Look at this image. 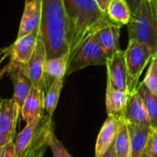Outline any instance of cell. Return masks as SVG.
I'll return each instance as SVG.
<instances>
[{"label": "cell", "mask_w": 157, "mask_h": 157, "mask_svg": "<svg viewBox=\"0 0 157 157\" xmlns=\"http://www.w3.org/2000/svg\"><path fill=\"white\" fill-rule=\"evenodd\" d=\"M68 33L63 0H41L39 39L44 45L47 59L69 55Z\"/></svg>", "instance_id": "obj_1"}, {"label": "cell", "mask_w": 157, "mask_h": 157, "mask_svg": "<svg viewBox=\"0 0 157 157\" xmlns=\"http://www.w3.org/2000/svg\"><path fill=\"white\" fill-rule=\"evenodd\" d=\"M68 20L69 55L90 34L113 21L96 0H63Z\"/></svg>", "instance_id": "obj_2"}, {"label": "cell", "mask_w": 157, "mask_h": 157, "mask_svg": "<svg viewBox=\"0 0 157 157\" xmlns=\"http://www.w3.org/2000/svg\"><path fill=\"white\" fill-rule=\"evenodd\" d=\"M129 40H135L157 51V11L155 0H142L128 22Z\"/></svg>", "instance_id": "obj_3"}, {"label": "cell", "mask_w": 157, "mask_h": 157, "mask_svg": "<svg viewBox=\"0 0 157 157\" xmlns=\"http://www.w3.org/2000/svg\"><path fill=\"white\" fill-rule=\"evenodd\" d=\"M108 56L98 44L94 32L87 36L69 55L66 75L92 65H106Z\"/></svg>", "instance_id": "obj_4"}, {"label": "cell", "mask_w": 157, "mask_h": 157, "mask_svg": "<svg viewBox=\"0 0 157 157\" xmlns=\"http://www.w3.org/2000/svg\"><path fill=\"white\" fill-rule=\"evenodd\" d=\"M153 55L154 52L148 46L135 40H129L128 46L124 51L129 95L136 91L140 77L146 65L151 62Z\"/></svg>", "instance_id": "obj_5"}, {"label": "cell", "mask_w": 157, "mask_h": 157, "mask_svg": "<svg viewBox=\"0 0 157 157\" xmlns=\"http://www.w3.org/2000/svg\"><path fill=\"white\" fill-rule=\"evenodd\" d=\"M52 129V118L45 113L41 118L28 122L26 127L16 136L15 157H23L28 150L39 140L46 136Z\"/></svg>", "instance_id": "obj_6"}, {"label": "cell", "mask_w": 157, "mask_h": 157, "mask_svg": "<svg viewBox=\"0 0 157 157\" xmlns=\"http://www.w3.org/2000/svg\"><path fill=\"white\" fill-rule=\"evenodd\" d=\"M19 115L20 109L12 98H0V151L15 142Z\"/></svg>", "instance_id": "obj_7"}, {"label": "cell", "mask_w": 157, "mask_h": 157, "mask_svg": "<svg viewBox=\"0 0 157 157\" xmlns=\"http://www.w3.org/2000/svg\"><path fill=\"white\" fill-rule=\"evenodd\" d=\"M5 71L13 84L14 91L12 98L15 100L19 109L21 110L26 98L33 87L26 73L25 64L10 60L7 66L5 68Z\"/></svg>", "instance_id": "obj_8"}, {"label": "cell", "mask_w": 157, "mask_h": 157, "mask_svg": "<svg viewBox=\"0 0 157 157\" xmlns=\"http://www.w3.org/2000/svg\"><path fill=\"white\" fill-rule=\"evenodd\" d=\"M106 66L108 73L107 83L115 89L128 93V75L124 52L120 50L108 58Z\"/></svg>", "instance_id": "obj_9"}, {"label": "cell", "mask_w": 157, "mask_h": 157, "mask_svg": "<svg viewBox=\"0 0 157 157\" xmlns=\"http://www.w3.org/2000/svg\"><path fill=\"white\" fill-rule=\"evenodd\" d=\"M46 52L42 41L38 39L35 51L28 62L25 64L26 73L32 84V86L45 93V75L44 67L46 62Z\"/></svg>", "instance_id": "obj_10"}, {"label": "cell", "mask_w": 157, "mask_h": 157, "mask_svg": "<svg viewBox=\"0 0 157 157\" xmlns=\"http://www.w3.org/2000/svg\"><path fill=\"white\" fill-rule=\"evenodd\" d=\"M121 119L127 125L151 127L144 101L137 91L129 95L128 102Z\"/></svg>", "instance_id": "obj_11"}, {"label": "cell", "mask_w": 157, "mask_h": 157, "mask_svg": "<svg viewBox=\"0 0 157 157\" xmlns=\"http://www.w3.org/2000/svg\"><path fill=\"white\" fill-rule=\"evenodd\" d=\"M121 24L115 21L109 22L94 32V36L108 58L120 51V34Z\"/></svg>", "instance_id": "obj_12"}, {"label": "cell", "mask_w": 157, "mask_h": 157, "mask_svg": "<svg viewBox=\"0 0 157 157\" xmlns=\"http://www.w3.org/2000/svg\"><path fill=\"white\" fill-rule=\"evenodd\" d=\"M38 39L39 29L17 38L13 45L8 48L10 60L22 64H27L35 51Z\"/></svg>", "instance_id": "obj_13"}, {"label": "cell", "mask_w": 157, "mask_h": 157, "mask_svg": "<svg viewBox=\"0 0 157 157\" xmlns=\"http://www.w3.org/2000/svg\"><path fill=\"white\" fill-rule=\"evenodd\" d=\"M122 123L120 117L108 116L103 123L95 146V157H101L114 144L116 135Z\"/></svg>", "instance_id": "obj_14"}, {"label": "cell", "mask_w": 157, "mask_h": 157, "mask_svg": "<svg viewBox=\"0 0 157 157\" xmlns=\"http://www.w3.org/2000/svg\"><path fill=\"white\" fill-rule=\"evenodd\" d=\"M41 17V0H25L17 38L38 30Z\"/></svg>", "instance_id": "obj_15"}, {"label": "cell", "mask_w": 157, "mask_h": 157, "mask_svg": "<svg viewBox=\"0 0 157 157\" xmlns=\"http://www.w3.org/2000/svg\"><path fill=\"white\" fill-rule=\"evenodd\" d=\"M44 114V92L32 87L29 95L28 96L22 106L20 115L23 121L28 123L41 118Z\"/></svg>", "instance_id": "obj_16"}, {"label": "cell", "mask_w": 157, "mask_h": 157, "mask_svg": "<svg viewBox=\"0 0 157 157\" xmlns=\"http://www.w3.org/2000/svg\"><path fill=\"white\" fill-rule=\"evenodd\" d=\"M129 99V94L113 88L107 83L106 88V110L108 116H121Z\"/></svg>", "instance_id": "obj_17"}, {"label": "cell", "mask_w": 157, "mask_h": 157, "mask_svg": "<svg viewBox=\"0 0 157 157\" xmlns=\"http://www.w3.org/2000/svg\"><path fill=\"white\" fill-rule=\"evenodd\" d=\"M130 133L131 155L130 157H140L145 148L148 140L153 132L151 127L127 125Z\"/></svg>", "instance_id": "obj_18"}, {"label": "cell", "mask_w": 157, "mask_h": 157, "mask_svg": "<svg viewBox=\"0 0 157 157\" xmlns=\"http://www.w3.org/2000/svg\"><path fill=\"white\" fill-rule=\"evenodd\" d=\"M69 55H63L56 58L47 59L44 67L45 75V92L51 84L58 78L64 79L68 66Z\"/></svg>", "instance_id": "obj_19"}, {"label": "cell", "mask_w": 157, "mask_h": 157, "mask_svg": "<svg viewBox=\"0 0 157 157\" xmlns=\"http://www.w3.org/2000/svg\"><path fill=\"white\" fill-rule=\"evenodd\" d=\"M136 91L142 97L151 128L157 131V97L145 86L143 82L139 83Z\"/></svg>", "instance_id": "obj_20"}, {"label": "cell", "mask_w": 157, "mask_h": 157, "mask_svg": "<svg viewBox=\"0 0 157 157\" xmlns=\"http://www.w3.org/2000/svg\"><path fill=\"white\" fill-rule=\"evenodd\" d=\"M63 86V78H58L55 79L51 86L48 87L46 92L44 93V108H45V112L52 118V115L56 109L61 91Z\"/></svg>", "instance_id": "obj_21"}, {"label": "cell", "mask_w": 157, "mask_h": 157, "mask_svg": "<svg viewBox=\"0 0 157 157\" xmlns=\"http://www.w3.org/2000/svg\"><path fill=\"white\" fill-rule=\"evenodd\" d=\"M107 14L113 21L125 25L131 18L132 11L125 0H111L107 8Z\"/></svg>", "instance_id": "obj_22"}, {"label": "cell", "mask_w": 157, "mask_h": 157, "mask_svg": "<svg viewBox=\"0 0 157 157\" xmlns=\"http://www.w3.org/2000/svg\"><path fill=\"white\" fill-rule=\"evenodd\" d=\"M114 149L116 157H130L131 155V143L128 126L122 121L119 132L114 141Z\"/></svg>", "instance_id": "obj_23"}, {"label": "cell", "mask_w": 157, "mask_h": 157, "mask_svg": "<svg viewBox=\"0 0 157 157\" xmlns=\"http://www.w3.org/2000/svg\"><path fill=\"white\" fill-rule=\"evenodd\" d=\"M48 146L51 148L53 157H73L63 146V144L56 138L53 130L48 136Z\"/></svg>", "instance_id": "obj_24"}, {"label": "cell", "mask_w": 157, "mask_h": 157, "mask_svg": "<svg viewBox=\"0 0 157 157\" xmlns=\"http://www.w3.org/2000/svg\"><path fill=\"white\" fill-rule=\"evenodd\" d=\"M143 83L154 95L157 97V67L153 59L150 62L149 68Z\"/></svg>", "instance_id": "obj_25"}, {"label": "cell", "mask_w": 157, "mask_h": 157, "mask_svg": "<svg viewBox=\"0 0 157 157\" xmlns=\"http://www.w3.org/2000/svg\"><path fill=\"white\" fill-rule=\"evenodd\" d=\"M50 132L46 136H44L40 140H39L33 146H31L23 157H43L45 152H46V148L49 147L48 146V136H49Z\"/></svg>", "instance_id": "obj_26"}, {"label": "cell", "mask_w": 157, "mask_h": 157, "mask_svg": "<svg viewBox=\"0 0 157 157\" xmlns=\"http://www.w3.org/2000/svg\"><path fill=\"white\" fill-rule=\"evenodd\" d=\"M140 157H157V131L153 132Z\"/></svg>", "instance_id": "obj_27"}, {"label": "cell", "mask_w": 157, "mask_h": 157, "mask_svg": "<svg viewBox=\"0 0 157 157\" xmlns=\"http://www.w3.org/2000/svg\"><path fill=\"white\" fill-rule=\"evenodd\" d=\"M0 157H15L14 143L8 144L0 151Z\"/></svg>", "instance_id": "obj_28"}, {"label": "cell", "mask_w": 157, "mask_h": 157, "mask_svg": "<svg viewBox=\"0 0 157 157\" xmlns=\"http://www.w3.org/2000/svg\"><path fill=\"white\" fill-rule=\"evenodd\" d=\"M96 1H97L98 5L99 6L100 9L107 13V8H108L111 0H96Z\"/></svg>", "instance_id": "obj_29"}, {"label": "cell", "mask_w": 157, "mask_h": 157, "mask_svg": "<svg viewBox=\"0 0 157 157\" xmlns=\"http://www.w3.org/2000/svg\"><path fill=\"white\" fill-rule=\"evenodd\" d=\"M125 1L127 2V4H128V6L130 7L131 11L133 12L136 9V7L138 6V5L140 4V2L142 0H125Z\"/></svg>", "instance_id": "obj_30"}, {"label": "cell", "mask_w": 157, "mask_h": 157, "mask_svg": "<svg viewBox=\"0 0 157 157\" xmlns=\"http://www.w3.org/2000/svg\"><path fill=\"white\" fill-rule=\"evenodd\" d=\"M101 157H116V154H115V149H114V145L112 144L110 146V148L102 155Z\"/></svg>", "instance_id": "obj_31"}, {"label": "cell", "mask_w": 157, "mask_h": 157, "mask_svg": "<svg viewBox=\"0 0 157 157\" xmlns=\"http://www.w3.org/2000/svg\"><path fill=\"white\" fill-rule=\"evenodd\" d=\"M7 54H9V51H8V49L5 50V51H3V52H0V63H1L5 58H6V56Z\"/></svg>", "instance_id": "obj_32"}, {"label": "cell", "mask_w": 157, "mask_h": 157, "mask_svg": "<svg viewBox=\"0 0 157 157\" xmlns=\"http://www.w3.org/2000/svg\"><path fill=\"white\" fill-rule=\"evenodd\" d=\"M152 59L154 60V62L155 63V65H156L157 67V51L154 53V55H153V57H152Z\"/></svg>", "instance_id": "obj_33"}, {"label": "cell", "mask_w": 157, "mask_h": 157, "mask_svg": "<svg viewBox=\"0 0 157 157\" xmlns=\"http://www.w3.org/2000/svg\"><path fill=\"white\" fill-rule=\"evenodd\" d=\"M155 6H156V11H157V0H155Z\"/></svg>", "instance_id": "obj_34"}]
</instances>
